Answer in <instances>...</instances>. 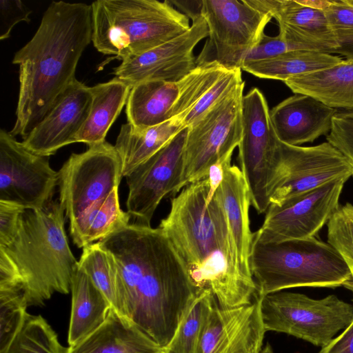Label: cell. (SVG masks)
Here are the masks:
<instances>
[{"label": "cell", "mask_w": 353, "mask_h": 353, "mask_svg": "<svg viewBox=\"0 0 353 353\" xmlns=\"http://www.w3.org/2000/svg\"><path fill=\"white\" fill-rule=\"evenodd\" d=\"M118 272L114 309L163 349L203 291L158 227L134 223L98 241Z\"/></svg>", "instance_id": "6da1fadb"}, {"label": "cell", "mask_w": 353, "mask_h": 353, "mask_svg": "<svg viewBox=\"0 0 353 353\" xmlns=\"http://www.w3.org/2000/svg\"><path fill=\"white\" fill-rule=\"evenodd\" d=\"M209 190L208 176L183 188L159 228L198 288L210 290L223 307L248 304L257 295L256 283L241 268L218 190L207 203Z\"/></svg>", "instance_id": "7a4b0ae2"}, {"label": "cell", "mask_w": 353, "mask_h": 353, "mask_svg": "<svg viewBox=\"0 0 353 353\" xmlns=\"http://www.w3.org/2000/svg\"><path fill=\"white\" fill-rule=\"evenodd\" d=\"M91 5L52 1L32 38L12 59L19 65L16 121L10 132L24 139L74 80L92 41Z\"/></svg>", "instance_id": "3957f363"}, {"label": "cell", "mask_w": 353, "mask_h": 353, "mask_svg": "<svg viewBox=\"0 0 353 353\" xmlns=\"http://www.w3.org/2000/svg\"><path fill=\"white\" fill-rule=\"evenodd\" d=\"M65 210L51 201L24 210L11 240L0 245V286H19L28 306H42L56 293L68 294L78 261L65 231Z\"/></svg>", "instance_id": "277c9868"}, {"label": "cell", "mask_w": 353, "mask_h": 353, "mask_svg": "<svg viewBox=\"0 0 353 353\" xmlns=\"http://www.w3.org/2000/svg\"><path fill=\"white\" fill-rule=\"evenodd\" d=\"M58 177L59 203L78 248L98 242L129 224L131 216L119 205L118 188L123 176L114 145L105 141L72 154Z\"/></svg>", "instance_id": "5b68a950"}, {"label": "cell", "mask_w": 353, "mask_h": 353, "mask_svg": "<svg viewBox=\"0 0 353 353\" xmlns=\"http://www.w3.org/2000/svg\"><path fill=\"white\" fill-rule=\"evenodd\" d=\"M94 48L121 61L187 32L188 17L170 1L98 0L91 4Z\"/></svg>", "instance_id": "8992f818"}, {"label": "cell", "mask_w": 353, "mask_h": 353, "mask_svg": "<svg viewBox=\"0 0 353 353\" xmlns=\"http://www.w3.org/2000/svg\"><path fill=\"white\" fill-rule=\"evenodd\" d=\"M250 269L259 296L299 287L353 289L341 255L316 236L276 243L252 239Z\"/></svg>", "instance_id": "52a82bcc"}, {"label": "cell", "mask_w": 353, "mask_h": 353, "mask_svg": "<svg viewBox=\"0 0 353 353\" xmlns=\"http://www.w3.org/2000/svg\"><path fill=\"white\" fill-rule=\"evenodd\" d=\"M260 296L266 332L285 333L321 347L353 321V305L334 294L314 299L282 290Z\"/></svg>", "instance_id": "ba28073f"}, {"label": "cell", "mask_w": 353, "mask_h": 353, "mask_svg": "<svg viewBox=\"0 0 353 353\" xmlns=\"http://www.w3.org/2000/svg\"><path fill=\"white\" fill-rule=\"evenodd\" d=\"M244 86L243 81L188 127L177 194L185 186L206 178L214 164L232 159L241 140Z\"/></svg>", "instance_id": "9c48e42d"}, {"label": "cell", "mask_w": 353, "mask_h": 353, "mask_svg": "<svg viewBox=\"0 0 353 353\" xmlns=\"http://www.w3.org/2000/svg\"><path fill=\"white\" fill-rule=\"evenodd\" d=\"M353 176V163L329 142L295 146L279 141L268 179L270 205L285 201L334 181Z\"/></svg>", "instance_id": "30bf717a"}, {"label": "cell", "mask_w": 353, "mask_h": 353, "mask_svg": "<svg viewBox=\"0 0 353 353\" xmlns=\"http://www.w3.org/2000/svg\"><path fill=\"white\" fill-rule=\"evenodd\" d=\"M223 73L220 65L212 61L197 65L178 81L154 80L134 85L125 105L128 122L145 128L176 117L183 121Z\"/></svg>", "instance_id": "8fae6325"}, {"label": "cell", "mask_w": 353, "mask_h": 353, "mask_svg": "<svg viewBox=\"0 0 353 353\" xmlns=\"http://www.w3.org/2000/svg\"><path fill=\"white\" fill-rule=\"evenodd\" d=\"M200 14L209 32V41L202 52L210 50L214 54L212 61L228 70L241 68L272 19L247 0H201Z\"/></svg>", "instance_id": "7c38bea8"}, {"label": "cell", "mask_w": 353, "mask_h": 353, "mask_svg": "<svg viewBox=\"0 0 353 353\" xmlns=\"http://www.w3.org/2000/svg\"><path fill=\"white\" fill-rule=\"evenodd\" d=\"M242 136L239 145L240 169L247 182L251 205L266 212L270 201L268 183L279 145L267 101L256 88L243 97Z\"/></svg>", "instance_id": "4fadbf2b"}, {"label": "cell", "mask_w": 353, "mask_h": 353, "mask_svg": "<svg viewBox=\"0 0 353 353\" xmlns=\"http://www.w3.org/2000/svg\"><path fill=\"white\" fill-rule=\"evenodd\" d=\"M58 179L49 157L30 152L10 132L0 130V202L43 209L52 201Z\"/></svg>", "instance_id": "5bb4252c"}, {"label": "cell", "mask_w": 353, "mask_h": 353, "mask_svg": "<svg viewBox=\"0 0 353 353\" xmlns=\"http://www.w3.org/2000/svg\"><path fill=\"white\" fill-rule=\"evenodd\" d=\"M340 179L293 197L280 205H270L253 239L276 243L316 236L339 206L345 183Z\"/></svg>", "instance_id": "9a60e30c"}, {"label": "cell", "mask_w": 353, "mask_h": 353, "mask_svg": "<svg viewBox=\"0 0 353 353\" xmlns=\"http://www.w3.org/2000/svg\"><path fill=\"white\" fill-rule=\"evenodd\" d=\"M188 128L126 176L128 212L137 223L150 225L154 212L168 194L174 196L180 183Z\"/></svg>", "instance_id": "2e32d148"}, {"label": "cell", "mask_w": 353, "mask_h": 353, "mask_svg": "<svg viewBox=\"0 0 353 353\" xmlns=\"http://www.w3.org/2000/svg\"><path fill=\"white\" fill-rule=\"evenodd\" d=\"M208 36L207 23L200 15L181 35L122 60L113 74L132 87L148 81H178L197 66L194 48Z\"/></svg>", "instance_id": "e0dca14e"}, {"label": "cell", "mask_w": 353, "mask_h": 353, "mask_svg": "<svg viewBox=\"0 0 353 353\" xmlns=\"http://www.w3.org/2000/svg\"><path fill=\"white\" fill-rule=\"evenodd\" d=\"M265 332L258 294L251 303L234 307H221L215 299L196 353H260Z\"/></svg>", "instance_id": "ac0fdd59"}, {"label": "cell", "mask_w": 353, "mask_h": 353, "mask_svg": "<svg viewBox=\"0 0 353 353\" xmlns=\"http://www.w3.org/2000/svg\"><path fill=\"white\" fill-rule=\"evenodd\" d=\"M92 101L90 87L74 79L22 144L34 154L50 157L63 146L74 143L88 117Z\"/></svg>", "instance_id": "d6986e66"}, {"label": "cell", "mask_w": 353, "mask_h": 353, "mask_svg": "<svg viewBox=\"0 0 353 353\" xmlns=\"http://www.w3.org/2000/svg\"><path fill=\"white\" fill-rule=\"evenodd\" d=\"M259 11L278 22L279 34L292 50H308L336 54L337 43L324 10L299 0H247Z\"/></svg>", "instance_id": "ffe728a7"}, {"label": "cell", "mask_w": 353, "mask_h": 353, "mask_svg": "<svg viewBox=\"0 0 353 353\" xmlns=\"http://www.w3.org/2000/svg\"><path fill=\"white\" fill-rule=\"evenodd\" d=\"M337 112L312 97L294 94L270 110V117L281 142L300 146L327 136Z\"/></svg>", "instance_id": "44dd1931"}, {"label": "cell", "mask_w": 353, "mask_h": 353, "mask_svg": "<svg viewBox=\"0 0 353 353\" xmlns=\"http://www.w3.org/2000/svg\"><path fill=\"white\" fill-rule=\"evenodd\" d=\"M217 190L241 268L246 274L253 277L250 269L253 233L249 217L251 205L250 192L241 169L235 165H232L231 159L224 163V177Z\"/></svg>", "instance_id": "7402d4cb"}, {"label": "cell", "mask_w": 353, "mask_h": 353, "mask_svg": "<svg viewBox=\"0 0 353 353\" xmlns=\"http://www.w3.org/2000/svg\"><path fill=\"white\" fill-rule=\"evenodd\" d=\"M65 353H163V349L112 307L97 330Z\"/></svg>", "instance_id": "603a6c76"}, {"label": "cell", "mask_w": 353, "mask_h": 353, "mask_svg": "<svg viewBox=\"0 0 353 353\" xmlns=\"http://www.w3.org/2000/svg\"><path fill=\"white\" fill-rule=\"evenodd\" d=\"M294 93L312 97L334 109L353 111V60L284 81Z\"/></svg>", "instance_id": "cb8c5ba5"}, {"label": "cell", "mask_w": 353, "mask_h": 353, "mask_svg": "<svg viewBox=\"0 0 353 353\" xmlns=\"http://www.w3.org/2000/svg\"><path fill=\"white\" fill-rule=\"evenodd\" d=\"M71 313L68 342L72 346L97 330L106 319L112 305L77 264L71 279Z\"/></svg>", "instance_id": "d4e9b609"}, {"label": "cell", "mask_w": 353, "mask_h": 353, "mask_svg": "<svg viewBox=\"0 0 353 353\" xmlns=\"http://www.w3.org/2000/svg\"><path fill=\"white\" fill-rule=\"evenodd\" d=\"M185 128L179 117L145 128H134L128 122L123 124L114 145L123 177L128 176Z\"/></svg>", "instance_id": "484cf974"}, {"label": "cell", "mask_w": 353, "mask_h": 353, "mask_svg": "<svg viewBox=\"0 0 353 353\" xmlns=\"http://www.w3.org/2000/svg\"><path fill=\"white\" fill-rule=\"evenodd\" d=\"M132 88L117 77L90 87L92 101L90 113L74 142L91 146L105 141L109 129L126 105Z\"/></svg>", "instance_id": "4316f807"}, {"label": "cell", "mask_w": 353, "mask_h": 353, "mask_svg": "<svg viewBox=\"0 0 353 353\" xmlns=\"http://www.w3.org/2000/svg\"><path fill=\"white\" fill-rule=\"evenodd\" d=\"M338 55L308 50H295L272 59L245 63L241 70L261 79H287L330 68L341 63Z\"/></svg>", "instance_id": "83f0119b"}, {"label": "cell", "mask_w": 353, "mask_h": 353, "mask_svg": "<svg viewBox=\"0 0 353 353\" xmlns=\"http://www.w3.org/2000/svg\"><path fill=\"white\" fill-rule=\"evenodd\" d=\"M215 299L210 290L203 291L194 299L163 353H196L204 321Z\"/></svg>", "instance_id": "f1b7e54d"}, {"label": "cell", "mask_w": 353, "mask_h": 353, "mask_svg": "<svg viewBox=\"0 0 353 353\" xmlns=\"http://www.w3.org/2000/svg\"><path fill=\"white\" fill-rule=\"evenodd\" d=\"M65 350L57 333L41 316L27 313L3 353H65Z\"/></svg>", "instance_id": "f546056e"}, {"label": "cell", "mask_w": 353, "mask_h": 353, "mask_svg": "<svg viewBox=\"0 0 353 353\" xmlns=\"http://www.w3.org/2000/svg\"><path fill=\"white\" fill-rule=\"evenodd\" d=\"M78 264L114 308L116 303L118 272L112 255L96 242L83 248Z\"/></svg>", "instance_id": "4dcf8cb0"}, {"label": "cell", "mask_w": 353, "mask_h": 353, "mask_svg": "<svg viewBox=\"0 0 353 353\" xmlns=\"http://www.w3.org/2000/svg\"><path fill=\"white\" fill-rule=\"evenodd\" d=\"M28 307L19 287L0 288V353H3L21 327Z\"/></svg>", "instance_id": "1f68e13d"}, {"label": "cell", "mask_w": 353, "mask_h": 353, "mask_svg": "<svg viewBox=\"0 0 353 353\" xmlns=\"http://www.w3.org/2000/svg\"><path fill=\"white\" fill-rule=\"evenodd\" d=\"M327 225V243L341 255L353 280V205H339Z\"/></svg>", "instance_id": "d6a6232c"}, {"label": "cell", "mask_w": 353, "mask_h": 353, "mask_svg": "<svg viewBox=\"0 0 353 353\" xmlns=\"http://www.w3.org/2000/svg\"><path fill=\"white\" fill-rule=\"evenodd\" d=\"M323 10L336 41V54L353 60V1H330Z\"/></svg>", "instance_id": "836d02e7"}, {"label": "cell", "mask_w": 353, "mask_h": 353, "mask_svg": "<svg viewBox=\"0 0 353 353\" xmlns=\"http://www.w3.org/2000/svg\"><path fill=\"white\" fill-rule=\"evenodd\" d=\"M243 81L241 68L230 70L224 73L184 117V125L189 127L196 122Z\"/></svg>", "instance_id": "e575fe53"}, {"label": "cell", "mask_w": 353, "mask_h": 353, "mask_svg": "<svg viewBox=\"0 0 353 353\" xmlns=\"http://www.w3.org/2000/svg\"><path fill=\"white\" fill-rule=\"evenodd\" d=\"M326 139L353 163V111L336 112Z\"/></svg>", "instance_id": "d590c367"}, {"label": "cell", "mask_w": 353, "mask_h": 353, "mask_svg": "<svg viewBox=\"0 0 353 353\" xmlns=\"http://www.w3.org/2000/svg\"><path fill=\"white\" fill-rule=\"evenodd\" d=\"M32 10L20 0L0 1V39L10 37L14 26L19 22H30Z\"/></svg>", "instance_id": "8d00e7d4"}, {"label": "cell", "mask_w": 353, "mask_h": 353, "mask_svg": "<svg viewBox=\"0 0 353 353\" xmlns=\"http://www.w3.org/2000/svg\"><path fill=\"white\" fill-rule=\"evenodd\" d=\"M291 50L290 46L279 34L270 37L264 34L259 43L245 56L242 65L272 59Z\"/></svg>", "instance_id": "74e56055"}, {"label": "cell", "mask_w": 353, "mask_h": 353, "mask_svg": "<svg viewBox=\"0 0 353 353\" xmlns=\"http://www.w3.org/2000/svg\"><path fill=\"white\" fill-rule=\"evenodd\" d=\"M23 210L16 205L0 202V245L7 244L14 236L19 215Z\"/></svg>", "instance_id": "f35d334b"}, {"label": "cell", "mask_w": 353, "mask_h": 353, "mask_svg": "<svg viewBox=\"0 0 353 353\" xmlns=\"http://www.w3.org/2000/svg\"><path fill=\"white\" fill-rule=\"evenodd\" d=\"M319 353H353V321Z\"/></svg>", "instance_id": "ab89813d"}, {"label": "cell", "mask_w": 353, "mask_h": 353, "mask_svg": "<svg viewBox=\"0 0 353 353\" xmlns=\"http://www.w3.org/2000/svg\"><path fill=\"white\" fill-rule=\"evenodd\" d=\"M229 159H228L224 161L217 162L212 165L209 170L208 178L209 179L210 190L207 199L208 204L210 203L217 189L223 181L224 177V163Z\"/></svg>", "instance_id": "60d3db41"}, {"label": "cell", "mask_w": 353, "mask_h": 353, "mask_svg": "<svg viewBox=\"0 0 353 353\" xmlns=\"http://www.w3.org/2000/svg\"><path fill=\"white\" fill-rule=\"evenodd\" d=\"M299 1L305 5V6H307L309 7H311V8H316V9H319V10H324L325 8H327L330 3V1H317V0H315V1H303V0H299Z\"/></svg>", "instance_id": "b9f144b4"}, {"label": "cell", "mask_w": 353, "mask_h": 353, "mask_svg": "<svg viewBox=\"0 0 353 353\" xmlns=\"http://www.w3.org/2000/svg\"><path fill=\"white\" fill-rule=\"evenodd\" d=\"M260 353H274V351L271 345L269 343H267Z\"/></svg>", "instance_id": "7bdbcfd3"}, {"label": "cell", "mask_w": 353, "mask_h": 353, "mask_svg": "<svg viewBox=\"0 0 353 353\" xmlns=\"http://www.w3.org/2000/svg\"></svg>", "instance_id": "ee69618b"}]
</instances>
